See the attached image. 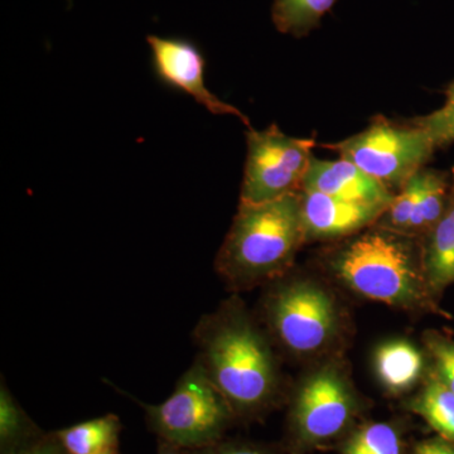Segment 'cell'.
<instances>
[{
  "label": "cell",
  "mask_w": 454,
  "mask_h": 454,
  "mask_svg": "<svg viewBox=\"0 0 454 454\" xmlns=\"http://www.w3.org/2000/svg\"><path fill=\"white\" fill-rule=\"evenodd\" d=\"M303 243L300 192L269 202H240L217 254L216 270L230 286L247 288L283 274Z\"/></svg>",
  "instance_id": "3957f363"
},
{
  "label": "cell",
  "mask_w": 454,
  "mask_h": 454,
  "mask_svg": "<svg viewBox=\"0 0 454 454\" xmlns=\"http://www.w3.org/2000/svg\"><path fill=\"white\" fill-rule=\"evenodd\" d=\"M443 106L427 115L411 119L414 124L429 134L437 149L447 148L454 143V82L447 86Z\"/></svg>",
  "instance_id": "d6986e66"
},
{
  "label": "cell",
  "mask_w": 454,
  "mask_h": 454,
  "mask_svg": "<svg viewBox=\"0 0 454 454\" xmlns=\"http://www.w3.org/2000/svg\"><path fill=\"white\" fill-rule=\"evenodd\" d=\"M423 367L422 354L408 340H389L376 349V373L390 393L400 394L411 389L419 380Z\"/></svg>",
  "instance_id": "4fadbf2b"
},
{
  "label": "cell",
  "mask_w": 454,
  "mask_h": 454,
  "mask_svg": "<svg viewBox=\"0 0 454 454\" xmlns=\"http://www.w3.org/2000/svg\"><path fill=\"white\" fill-rule=\"evenodd\" d=\"M337 0H274L271 20L280 33L306 37L318 28Z\"/></svg>",
  "instance_id": "9a60e30c"
},
{
  "label": "cell",
  "mask_w": 454,
  "mask_h": 454,
  "mask_svg": "<svg viewBox=\"0 0 454 454\" xmlns=\"http://www.w3.org/2000/svg\"><path fill=\"white\" fill-rule=\"evenodd\" d=\"M100 454H121V453H119V450H107V452H104V453H100Z\"/></svg>",
  "instance_id": "d4e9b609"
},
{
  "label": "cell",
  "mask_w": 454,
  "mask_h": 454,
  "mask_svg": "<svg viewBox=\"0 0 454 454\" xmlns=\"http://www.w3.org/2000/svg\"><path fill=\"white\" fill-rule=\"evenodd\" d=\"M140 405L158 441L182 450H200L219 442L235 414L199 361L181 376L168 399L157 405Z\"/></svg>",
  "instance_id": "277c9868"
},
{
  "label": "cell",
  "mask_w": 454,
  "mask_h": 454,
  "mask_svg": "<svg viewBox=\"0 0 454 454\" xmlns=\"http://www.w3.org/2000/svg\"><path fill=\"white\" fill-rule=\"evenodd\" d=\"M322 146L356 164L391 192L404 186L437 151L429 134L413 121L397 122L384 116L372 119L366 129L348 139Z\"/></svg>",
  "instance_id": "5b68a950"
},
{
  "label": "cell",
  "mask_w": 454,
  "mask_h": 454,
  "mask_svg": "<svg viewBox=\"0 0 454 454\" xmlns=\"http://www.w3.org/2000/svg\"><path fill=\"white\" fill-rule=\"evenodd\" d=\"M200 365L235 414L258 413L278 393L276 357L238 301L203 316L193 330Z\"/></svg>",
  "instance_id": "6da1fadb"
},
{
  "label": "cell",
  "mask_w": 454,
  "mask_h": 454,
  "mask_svg": "<svg viewBox=\"0 0 454 454\" xmlns=\"http://www.w3.org/2000/svg\"><path fill=\"white\" fill-rule=\"evenodd\" d=\"M41 430L22 411L7 385H0V448L13 454L42 437Z\"/></svg>",
  "instance_id": "e0dca14e"
},
{
  "label": "cell",
  "mask_w": 454,
  "mask_h": 454,
  "mask_svg": "<svg viewBox=\"0 0 454 454\" xmlns=\"http://www.w3.org/2000/svg\"><path fill=\"white\" fill-rule=\"evenodd\" d=\"M184 454H271L264 448L253 446L247 443H223L216 442L200 450H184Z\"/></svg>",
  "instance_id": "44dd1931"
},
{
  "label": "cell",
  "mask_w": 454,
  "mask_h": 454,
  "mask_svg": "<svg viewBox=\"0 0 454 454\" xmlns=\"http://www.w3.org/2000/svg\"><path fill=\"white\" fill-rule=\"evenodd\" d=\"M333 295L309 280H293L274 289L265 316L277 340L293 354L312 355L330 345L339 327Z\"/></svg>",
  "instance_id": "52a82bcc"
},
{
  "label": "cell",
  "mask_w": 454,
  "mask_h": 454,
  "mask_svg": "<svg viewBox=\"0 0 454 454\" xmlns=\"http://www.w3.org/2000/svg\"><path fill=\"white\" fill-rule=\"evenodd\" d=\"M301 188L355 202L390 203L395 195L348 160H322L315 155Z\"/></svg>",
  "instance_id": "8fae6325"
},
{
  "label": "cell",
  "mask_w": 454,
  "mask_h": 454,
  "mask_svg": "<svg viewBox=\"0 0 454 454\" xmlns=\"http://www.w3.org/2000/svg\"><path fill=\"white\" fill-rule=\"evenodd\" d=\"M158 454H184V450H179L177 447L172 446V444L166 443V442L160 441Z\"/></svg>",
  "instance_id": "cb8c5ba5"
},
{
  "label": "cell",
  "mask_w": 454,
  "mask_h": 454,
  "mask_svg": "<svg viewBox=\"0 0 454 454\" xmlns=\"http://www.w3.org/2000/svg\"><path fill=\"white\" fill-rule=\"evenodd\" d=\"M247 145L240 202H269L300 192L313 158L315 138H294L271 125L264 130L250 128Z\"/></svg>",
  "instance_id": "8992f818"
},
{
  "label": "cell",
  "mask_w": 454,
  "mask_h": 454,
  "mask_svg": "<svg viewBox=\"0 0 454 454\" xmlns=\"http://www.w3.org/2000/svg\"><path fill=\"white\" fill-rule=\"evenodd\" d=\"M328 264L340 282L369 300L403 309L432 303L420 239L372 225L337 247Z\"/></svg>",
  "instance_id": "7a4b0ae2"
},
{
  "label": "cell",
  "mask_w": 454,
  "mask_h": 454,
  "mask_svg": "<svg viewBox=\"0 0 454 454\" xmlns=\"http://www.w3.org/2000/svg\"><path fill=\"white\" fill-rule=\"evenodd\" d=\"M121 423L115 414H106L56 432L68 454H100L118 450Z\"/></svg>",
  "instance_id": "5bb4252c"
},
{
  "label": "cell",
  "mask_w": 454,
  "mask_h": 454,
  "mask_svg": "<svg viewBox=\"0 0 454 454\" xmlns=\"http://www.w3.org/2000/svg\"><path fill=\"white\" fill-rule=\"evenodd\" d=\"M13 454H68L57 434H43L32 444Z\"/></svg>",
  "instance_id": "7402d4cb"
},
{
  "label": "cell",
  "mask_w": 454,
  "mask_h": 454,
  "mask_svg": "<svg viewBox=\"0 0 454 454\" xmlns=\"http://www.w3.org/2000/svg\"><path fill=\"white\" fill-rule=\"evenodd\" d=\"M441 438L454 443V393L433 375L411 404Z\"/></svg>",
  "instance_id": "2e32d148"
},
{
  "label": "cell",
  "mask_w": 454,
  "mask_h": 454,
  "mask_svg": "<svg viewBox=\"0 0 454 454\" xmlns=\"http://www.w3.org/2000/svg\"><path fill=\"white\" fill-rule=\"evenodd\" d=\"M155 74L160 82L186 92L214 115H232L250 127L249 119L238 107L212 94L205 83L206 61L192 41L179 37H146Z\"/></svg>",
  "instance_id": "9c48e42d"
},
{
  "label": "cell",
  "mask_w": 454,
  "mask_h": 454,
  "mask_svg": "<svg viewBox=\"0 0 454 454\" xmlns=\"http://www.w3.org/2000/svg\"><path fill=\"white\" fill-rule=\"evenodd\" d=\"M345 454H402V442L389 424H369L349 439Z\"/></svg>",
  "instance_id": "ac0fdd59"
},
{
  "label": "cell",
  "mask_w": 454,
  "mask_h": 454,
  "mask_svg": "<svg viewBox=\"0 0 454 454\" xmlns=\"http://www.w3.org/2000/svg\"><path fill=\"white\" fill-rule=\"evenodd\" d=\"M450 175L446 211L422 240L424 274L432 293L454 283V167Z\"/></svg>",
  "instance_id": "7c38bea8"
},
{
  "label": "cell",
  "mask_w": 454,
  "mask_h": 454,
  "mask_svg": "<svg viewBox=\"0 0 454 454\" xmlns=\"http://www.w3.org/2000/svg\"><path fill=\"white\" fill-rule=\"evenodd\" d=\"M430 352L434 358L439 380L454 393V343L442 337L428 340Z\"/></svg>",
  "instance_id": "ffe728a7"
},
{
  "label": "cell",
  "mask_w": 454,
  "mask_h": 454,
  "mask_svg": "<svg viewBox=\"0 0 454 454\" xmlns=\"http://www.w3.org/2000/svg\"><path fill=\"white\" fill-rule=\"evenodd\" d=\"M354 414L348 382L333 367H325L301 382L293 405V427L304 443H321L348 428Z\"/></svg>",
  "instance_id": "ba28073f"
},
{
  "label": "cell",
  "mask_w": 454,
  "mask_h": 454,
  "mask_svg": "<svg viewBox=\"0 0 454 454\" xmlns=\"http://www.w3.org/2000/svg\"><path fill=\"white\" fill-rule=\"evenodd\" d=\"M415 454H454V443L443 438L429 439L418 444Z\"/></svg>",
  "instance_id": "603a6c76"
},
{
  "label": "cell",
  "mask_w": 454,
  "mask_h": 454,
  "mask_svg": "<svg viewBox=\"0 0 454 454\" xmlns=\"http://www.w3.org/2000/svg\"><path fill=\"white\" fill-rule=\"evenodd\" d=\"M300 196L306 241L333 240L356 235L375 225L390 205L348 201L303 188Z\"/></svg>",
  "instance_id": "30bf717a"
}]
</instances>
